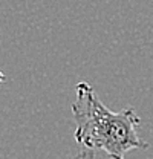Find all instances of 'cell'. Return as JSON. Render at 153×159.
Instances as JSON below:
<instances>
[{
    "mask_svg": "<svg viewBox=\"0 0 153 159\" xmlns=\"http://www.w3.org/2000/svg\"><path fill=\"white\" fill-rule=\"evenodd\" d=\"M72 115L75 121L74 138L84 148L103 150L109 159H124L135 148H149V142L138 135L141 124L133 109L114 112L98 98L95 89L81 81L75 86Z\"/></svg>",
    "mask_w": 153,
    "mask_h": 159,
    "instance_id": "1",
    "label": "cell"
},
{
    "mask_svg": "<svg viewBox=\"0 0 153 159\" xmlns=\"http://www.w3.org/2000/svg\"><path fill=\"white\" fill-rule=\"evenodd\" d=\"M72 159H95V150L84 148V150H81L80 153H76Z\"/></svg>",
    "mask_w": 153,
    "mask_h": 159,
    "instance_id": "2",
    "label": "cell"
},
{
    "mask_svg": "<svg viewBox=\"0 0 153 159\" xmlns=\"http://www.w3.org/2000/svg\"><path fill=\"white\" fill-rule=\"evenodd\" d=\"M3 81H6V75L0 70V83H3Z\"/></svg>",
    "mask_w": 153,
    "mask_h": 159,
    "instance_id": "3",
    "label": "cell"
}]
</instances>
